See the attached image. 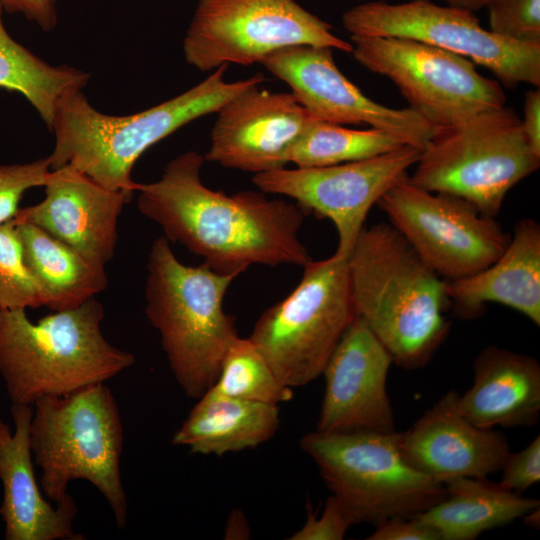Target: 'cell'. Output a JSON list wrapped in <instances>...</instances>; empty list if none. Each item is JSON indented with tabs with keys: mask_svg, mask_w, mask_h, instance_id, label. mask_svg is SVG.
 Returning <instances> with one entry per match:
<instances>
[{
	"mask_svg": "<svg viewBox=\"0 0 540 540\" xmlns=\"http://www.w3.org/2000/svg\"><path fill=\"white\" fill-rule=\"evenodd\" d=\"M204 161L187 151L166 165L159 180L139 184L138 210L165 238L213 271L236 277L253 264L303 266L312 259L299 237L306 210L262 191L212 190L201 180Z\"/></svg>",
	"mask_w": 540,
	"mask_h": 540,
	"instance_id": "obj_1",
	"label": "cell"
},
{
	"mask_svg": "<svg viewBox=\"0 0 540 540\" xmlns=\"http://www.w3.org/2000/svg\"><path fill=\"white\" fill-rule=\"evenodd\" d=\"M348 268L356 316L393 363L407 370L424 367L450 330L446 280L385 222L362 229Z\"/></svg>",
	"mask_w": 540,
	"mask_h": 540,
	"instance_id": "obj_2",
	"label": "cell"
},
{
	"mask_svg": "<svg viewBox=\"0 0 540 540\" xmlns=\"http://www.w3.org/2000/svg\"><path fill=\"white\" fill-rule=\"evenodd\" d=\"M228 64L202 82L156 106L130 115H109L94 108L82 89L59 101L50 130L55 145L48 156L51 170L69 166L103 187L134 195L139 184L132 170L152 145L189 122L218 110L246 89L260 85L261 73L225 81Z\"/></svg>",
	"mask_w": 540,
	"mask_h": 540,
	"instance_id": "obj_3",
	"label": "cell"
},
{
	"mask_svg": "<svg viewBox=\"0 0 540 540\" xmlns=\"http://www.w3.org/2000/svg\"><path fill=\"white\" fill-rule=\"evenodd\" d=\"M95 298L32 322L26 310H0V375L12 404L32 405L105 383L135 363L103 335Z\"/></svg>",
	"mask_w": 540,
	"mask_h": 540,
	"instance_id": "obj_4",
	"label": "cell"
},
{
	"mask_svg": "<svg viewBox=\"0 0 540 540\" xmlns=\"http://www.w3.org/2000/svg\"><path fill=\"white\" fill-rule=\"evenodd\" d=\"M236 278L177 259L169 240L150 249L145 314L158 331L170 369L183 392L200 398L216 381L223 358L238 337L234 318L223 308Z\"/></svg>",
	"mask_w": 540,
	"mask_h": 540,
	"instance_id": "obj_5",
	"label": "cell"
},
{
	"mask_svg": "<svg viewBox=\"0 0 540 540\" xmlns=\"http://www.w3.org/2000/svg\"><path fill=\"white\" fill-rule=\"evenodd\" d=\"M124 429L111 390L100 383L33 404L30 446L45 497L62 502L74 480H86L105 498L116 525L125 527L127 496L120 471Z\"/></svg>",
	"mask_w": 540,
	"mask_h": 540,
	"instance_id": "obj_6",
	"label": "cell"
},
{
	"mask_svg": "<svg viewBox=\"0 0 540 540\" xmlns=\"http://www.w3.org/2000/svg\"><path fill=\"white\" fill-rule=\"evenodd\" d=\"M408 180L431 192L461 197L495 218L508 192L540 166L521 118L506 105L434 127Z\"/></svg>",
	"mask_w": 540,
	"mask_h": 540,
	"instance_id": "obj_7",
	"label": "cell"
},
{
	"mask_svg": "<svg viewBox=\"0 0 540 540\" xmlns=\"http://www.w3.org/2000/svg\"><path fill=\"white\" fill-rule=\"evenodd\" d=\"M354 524L412 518L440 502L445 485L408 465L398 432L314 431L300 440Z\"/></svg>",
	"mask_w": 540,
	"mask_h": 540,
	"instance_id": "obj_8",
	"label": "cell"
},
{
	"mask_svg": "<svg viewBox=\"0 0 540 540\" xmlns=\"http://www.w3.org/2000/svg\"><path fill=\"white\" fill-rule=\"evenodd\" d=\"M303 268L295 289L261 314L248 337L277 379L290 388L322 375L356 317L348 257L334 253L311 259Z\"/></svg>",
	"mask_w": 540,
	"mask_h": 540,
	"instance_id": "obj_9",
	"label": "cell"
},
{
	"mask_svg": "<svg viewBox=\"0 0 540 540\" xmlns=\"http://www.w3.org/2000/svg\"><path fill=\"white\" fill-rule=\"evenodd\" d=\"M352 55L366 69L388 78L409 108L434 127L448 126L506 105L498 81L471 60L411 39L351 35Z\"/></svg>",
	"mask_w": 540,
	"mask_h": 540,
	"instance_id": "obj_10",
	"label": "cell"
},
{
	"mask_svg": "<svg viewBox=\"0 0 540 540\" xmlns=\"http://www.w3.org/2000/svg\"><path fill=\"white\" fill-rule=\"evenodd\" d=\"M295 0H198L183 51L188 64L210 71L223 64L251 65L291 45L351 53L353 45Z\"/></svg>",
	"mask_w": 540,
	"mask_h": 540,
	"instance_id": "obj_11",
	"label": "cell"
},
{
	"mask_svg": "<svg viewBox=\"0 0 540 540\" xmlns=\"http://www.w3.org/2000/svg\"><path fill=\"white\" fill-rule=\"evenodd\" d=\"M353 36L399 37L423 42L490 70L507 87L540 86V43H522L485 29L473 12L430 0L370 1L342 15Z\"/></svg>",
	"mask_w": 540,
	"mask_h": 540,
	"instance_id": "obj_12",
	"label": "cell"
},
{
	"mask_svg": "<svg viewBox=\"0 0 540 540\" xmlns=\"http://www.w3.org/2000/svg\"><path fill=\"white\" fill-rule=\"evenodd\" d=\"M377 205L420 258L447 281L485 269L510 241L495 218L482 215L461 197L412 184L408 174Z\"/></svg>",
	"mask_w": 540,
	"mask_h": 540,
	"instance_id": "obj_13",
	"label": "cell"
},
{
	"mask_svg": "<svg viewBox=\"0 0 540 540\" xmlns=\"http://www.w3.org/2000/svg\"><path fill=\"white\" fill-rule=\"evenodd\" d=\"M421 150L405 144L359 161L257 173L252 182L263 193L290 197L307 213L330 219L338 234L335 253L349 257L370 209L407 175Z\"/></svg>",
	"mask_w": 540,
	"mask_h": 540,
	"instance_id": "obj_14",
	"label": "cell"
},
{
	"mask_svg": "<svg viewBox=\"0 0 540 540\" xmlns=\"http://www.w3.org/2000/svg\"><path fill=\"white\" fill-rule=\"evenodd\" d=\"M329 47L291 45L260 63L286 82L311 116L336 124H368L403 143L423 148L434 126L411 108H390L367 97L336 65Z\"/></svg>",
	"mask_w": 540,
	"mask_h": 540,
	"instance_id": "obj_15",
	"label": "cell"
},
{
	"mask_svg": "<svg viewBox=\"0 0 540 540\" xmlns=\"http://www.w3.org/2000/svg\"><path fill=\"white\" fill-rule=\"evenodd\" d=\"M313 118L292 93L252 86L218 110L204 159L254 174L283 169Z\"/></svg>",
	"mask_w": 540,
	"mask_h": 540,
	"instance_id": "obj_16",
	"label": "cell"
},
{
	"mask_svg": "<svg viewBox=\"0 0 540 540\" xmlns=\"http://www.w3.org/2000/svg\"><path fill=\"white\" fill-rule=\"evenodd\" d=\"M392 364L390 353L356 316L322 372L325 391L317 430L395 432L386 387Z\"/></svg>",
	"mask_w": 540,
	"mask_h": 540,
	"instance_id": "obj_17",
	"label": "cell"
},
{
	"mask_svg": "<svg viewBox=\"0 0 540 540\" xmlns=\"http://www.w3.org/2000/svg\"><path fill=\"white\" fill-rule=\"evenodd\" d=\"M44 199L19 208L15 222H27L67 244L93 264L114 256L118 220L132 195L109 190L72 167L51 170Z\"/></svg>",
	"mask_w": 540,
	"mask_h": 540,
	"instance_id": "obj_18",
	"label": "cell"
},
{
	"mask_svg": "<svg viewBox=\"0 0 540 540\" xmlns=\"http://www.w3.org/2000/svg\"><path fill=\"white\" fill-rule=\"evenodd\" d=\"M458 397L456 391L447 392L409 429L398 432L405 462L443 484L457 477L488 478L511 452L501 432L480 428L461 413Z\"/></svg>",
	"mask_w": 540,
	"mask_h": 540,
	"instance_id": "obj_19",
	"label": "cell"
},
{
	"mask_svg": "<svg viewBox=\"0 0 540 540\" xmlns=\"http://www.w3.org/2000/svg\"><path fill=\"white\" fill-rule=\"evenodd\" d=\"M14 431L0 418V515L6 540H82L73 529L77 505L69 494L51 504L39 487L30 446L32 405L12 404Z\"/></svg>",
	"mask_w": 540,
	"mask_h": 540,
	"instance_id": "obj_20",
	"label": "cell"
},
{
	"mask_svg": "<svg viewBox=\"0 0 540 540\" xmlns=\"http://www.w3.org/2000/svg\"><path fill=\"white\" fill-rule=\"evenodd\" d=\"M446 293L461 317L479 315L485 303H499L540 325V225L517 222L500 256L465 278L446 280Z\"/></svg>",
	"mask_w": 540,
	"mask_h": 540,
	"instance_id": "obj_21",
	"label": "cell"
},
{
	"mask_svg": "<svg viewBox=\"0 0 540 540\" xmlns=\"http://www.w3.org/2000/svg\"><path fill=\"white\" fill-rule=\"evenodd\" d=\"M473 384L458 397L461 413L474 425L494 429L532 426L540 415L537 359L497 346L483 349L473 362Z\"/></svg>",
	"mask_w": 540,
	"mask_h": 540,
	"instance_id": "obj_22",
	"label": "cell"
},
{
	"mask_svg": "<svg viewBox=\"0 0 540 540\" xmlns=\"http://www.w3.org/2000/svg\"><path fill=\"white\" fill-rule=\"evenodd\" d=\"M172 437L191 453L221 456L255 448L280 425L277 405L240 400L206 391Z\"/></svg>",
	"mask_w": 540,
	"mask_h": 540,
	"instance_id": "obj_23",
	"label": "cell"
},
{
	"mask_svg": "<svg viewBox=\"0 0 540 540\" xmlns=\"http://www.w3.org/2000/svg\"><path fill=\"white\" fill-rule=\"evenodd\" d=\"M445 497L417 517L440 540H473L539 508V500L508 491L487 478L457 477L444 483Z\"/></svg>",
	"mask_w": 540,
	"mask_h": 540,
	"instance_id": "obj_24",
	"label": "cell"
},
{
	"mask_svg": "<svg viewBox=\"0 0 540 540\" xmlns=\"http://www.w3.org/2000/svg\"><path fill=\"white\" fill-rule=\"evenodd\" d=\"M13 222L25 263L47 292L49 309L77 307L108 287L105 267L91 263L34 224Z\"/></svg>",
	"mask_w": 540,
	"mask_h": 540,
	"instance_id": "obj_25",
	"label": "cell"
},
{
	"mask_svg": "<svg viewBox=\"0 0 540 540\" xmlns=\"http://www.w3.org/2000/svg\"><path fill=\"white\" fill-rule=\"evenodd\" d=\"M0 4V88L21 94L51 129L57 105L69 91L86 86L90 75L74 67L52 66L7 32Z\"/></svg>",
	"mask_w": 540,
	"mask_h": 540,
	"instance_id": "obj_26",
	"label": "cell"
},
{
	"mask_svg": "<svg viewBox=\"0 0 540 540\" xmlns=\"http://www.w3.org/2000/svg\"><path fill=\"white\" fill-rule=\"evenodd\" d=\"M405 145L397 137L370 128L356 130L313 118L289 154L299 168L324 167L359 161Z\"/></svg>",
	"mask_w": 540,
	"mask_h": 540,
	"instance_id": "obj_27",
	"label": "cell"
},
{
	"mask_svg": "<svg viewBox=\"0 0 540 540\" xmlns=\"http://www.w3.org/2000/svg\"><path fill=\"white\" fill-rule=\"evenodd\" d=\"M207 391L277 406L293 397L292 388L277 379L249 338L239 336L227 350L219 375Z\"/></svg>",
	"mask_w": 540,
	"mask_h": 540,
	"instance_id": "obj_28",
	"label": "cell"
},
{
	"mask_svg": "<svg viewBox=\"0 0 540 540\" xmlns=\"http://www.w3.org/2000/svg\"><path fill=\"white\" fill-rule=\"evenodd\" d=\"M45 289L27 267L13 220L0 224V310L46 306Z\"/></svg>",
	"mask_w": 540,
	"mask_h": 540,
	"instance_id": "obj_29",
	"label": "cell"
},
{
	"mask_svg": "<svg viewBox=\"0 0 540 540\" xmlns=\"http://www.w3.org/2000/svg\"><path fill=\"white\" fill-rule=\"evenodd\" d=\"M486 9L492 33L522 43H540V0H495Z\"/></svg>",
	"mask_w": 540,
	"mask_h": 540,
	"instance_id": "obj_30",
	"label": "cell"
},
{
	"mask_svg": "<svg viewBox=\"0 0 540 540\" xmlns=\"http://www.w3.org/2000/svg\"><path fill=\"white\" fill-rule=\"evenodd\" d=\"M50 172L48 157L29 163L0 165V224L15 217L23 194L44 186Z\"/></svg>",
	"mask_w": 540,
	"mask_h": 540,
	"instance_id": "obj_31",
	"label": "cell"
},
{
	"mask_svg": "<svg viewBox=\"0 0 540 540\" xmlns=\"http://www.w3.org/2000/svg\"><path fill=\"white\" fill-rule=\"evenodd\" d=\"M354 525L348 511L341 502L330 495L319 517L308 505L305 524L295 532L291 540H341L349 528Z\"/></svg>",
	"mask_w": 540,
	"mask_h": 540,
	"instance_id": "obj_32",
	"label": "cell"
},
{
	"mask_svg": "<svg viewBox=\"0 0 540 540\" xmlns=\"http://www.w3.org/2000/svg\"><path fill=\"white\" fill-rule=\"evenodd\" d=\"M498 484L512 492L522 493L540 481V437L523 450L509 453L501 470Z\"/></svg>",
	"mask_w": 540,
	"mask_h": 540,
	"instance_id": "obj_33",
	"label": "cell"
},
{
	"mask_svg": "<svg viewBox=\"0 0 540 540\" xmlns=\"http://www.w3.org/2000/svg\"><path fill=\"white\" fill-rule=\"evenodd\" d=\"M369 540H440L436 531L421 521L412 518L396 517L376 526Z\"/></svg>",
	"mask_w": 540,
	"mask_h": 540,
	"instance_id": "obj_34",
	"label": "cell"
},
{
	"mask_svg": "<svg viewBox=\"0 0 540 540\" xmlns=\"http://www.w3.org/2000/svg\"><path fill=\"white\" fill-rule=\"evenodd\" d=\"M57 0H0L4 11L18 13L44 31L53 30L58 22Z\"/></svg>",
	"mask_w": 540,
	"mask_h": 540,
	"instance_id": "obj_35",
	"label": "cell"
},
{
	"mask_svg": "<svg viewBox=\"0 0 540 540\" xmlns=\"http://www.w3.org/2000/svg\"><path fill=\"white\" fill-rule=\"evenodd\" d=\"M522 128L532 150L540 156V90H530L525 95Z\"/></svg>",
	"mask_w": 540,
	"mask_h": 540,
	"instance_id": "obj_36",
	"label": "cell"
},
{
	"mask_svg": "<svg viewBox=\"0 0 540 540\" xmlns=\"http://www.w3.org/2000/svg\"><path fill=\"white\" fill-rule=\"evenodd\" d=\"M446 5L464 9L475 13L476 11L487 8L495 0H442Z\"/></svg>",
	"mask_w": 540,
	"mask_h": 540,
	"instance_id": "obj_37",
	"label": "cell"
}]
</instances>
